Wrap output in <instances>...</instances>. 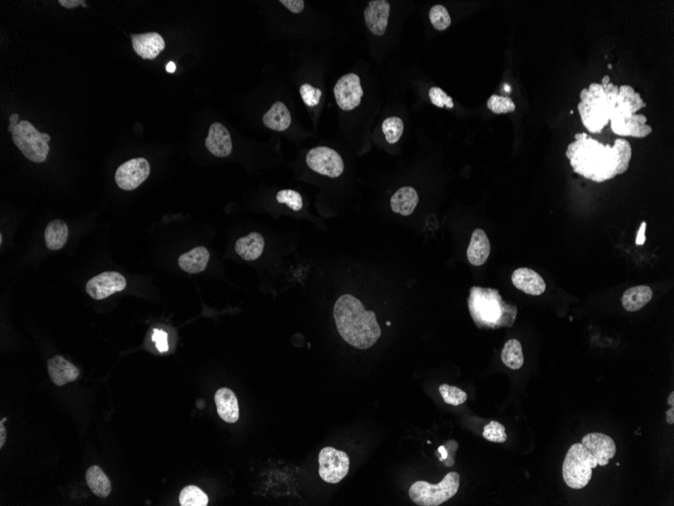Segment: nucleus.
Here are the masks:
<instances>
[{
    "instance_id": "nucleus-1",
    "label": "nucleus",
    "mask_w": 674,
    "mask_h": 506,
    "mask_svg": "<svg viewBox=\"0 0 674 506\" xmlns=\"http://www.w3.org/2000/svg\"><path fill=\"white\" fill-rule=\"evenodd\" d=\"M567 146V159L574 173L602 183L625 173L632 158V146L627 139H617L614 145H604L588 134H576Z\"/></svg>"
},
{
    "instance_id": "nucleus-2",
    "label": "nucleus",
    "mask_w": 674,
    "mask_h": 506,
    "mask_svg": "<svg viewBox=\"0 0 674 506\" xmlns=\"http://www.w3.org/2000/svg\"><path fill=\"white\" fill-rule=\"evenodd\" d=\"M578 110L581 122L588 132L600 134L619 111L627 115H634L626 94L610 81L605 75L602 84H592L581 92Z\"/></svg>"
},
{
    "instance_id": "nucleus-3",
    "label": "nucleus",
    "mask_w": 674,
    "mask_h": 506,
    "mask_svg": "<svg viewBox=\"0 0 674 506\" xmlns=\"http://www.w3.org/2000/svg\"><path fill=\"white\" fill-rule=\"evenodd\" d=\"M333 316L342 339L358 349H370L382 335L375 312L366 311L361 300L351 294L337 299Z\"/></svg>"
},
{
    "instance_id": "nucleus-4",
    "label": "nucleus",
    "mask_w": 674,
    "mask_h": 506,
    "mask_svg": "<svg viewBox=\"0 0 674 506\" xmlns=\"http://www.w3.org/2000/svg\"><path fill=\"white\" fill-rule=\"evenodd\" d=\"M468 309L480 328H510L517 318V306L504 301L500 292L492 288H470Z\"/></svg>"
},
{
    "instance_id": "nucleus-5",
    "label": "nucleus",
    "mask_w": 674,
    "mask_h": 506,
    "mask_svg": "<svg viewBox=\"0 0 674 506\" xmlns=\"http://www.w3.org/2000/svg\"><path fill=\"white\" fill-rule=\"evenodd\" d=\"M597 466V459L583 444H572L562 465L565 483L572 489L585 488L592 480L593 469Z\"/></svg>"
},
{
    "instance_id": "nucleus-6",
    "label": "nucleus",
    "mask_w": 674,
    "mask_h": 506,
    "mask_svg": "<svg viewBox=\"0 0 674 506\" xmlns=\"http://www.w3.org/2000/svg\"><path fill=\"white\" fill-rule=\"evenodd\" d=\"M460 476L458 472H449L441 483L430 484L417 481L409 489V495L415 505L438 506L453 498L460 489Z\"/></svg>"
},
{
    "instance_id": "nucleus-7",
    "label": "nucleus",
    "mask_w": 674,
    "mask_h": 506,
    "mask_svg": "<svg viewBox=\"0 0 674 506\" xmlns=\"http://www.w3.org/2000/svg\"><path fill=\"white\" fill-rule=\"evenodd\" d=\"M13 139L27 159L35 163H42L47 159L51 137L42 134L28 120H21L13 130Z\"/></svg>"
},
{
    "instance_id": "nucleus-8",
    "label": "nucleus",
    "mask_w": 674,
    "mask_h": 506,
    "mask_svg": "<svg viewBox=\"0 0 674 506\" xmlns=\"http://www.w3.org/2000/svg\"><path fill=\"white\" fill-rule=\"evenodd\" d=\"M349 471L347 453L332 447H326L319 453V475L327 483H339Z\"/></svg>"
},
{
    "instance_id": "nucleus-9",
    "label": "nucleus",
    "mask_w": 674,
    "mask_h": 506,
    "mask_svg": "<svg viewBox=\"0 0 674 506\" xmlns=\"http://www.w3.org/2000/svg\"><path fill=\"white\" fill-rule=\"evenodd\" d=\"M307 165L317 173L337 178L344 173V163L339 154L327 146H317L307 154Z\"/></svg>"
},
{
    "instance_id": "nucleus-10",
    "label": "nucleus",
    "mask_w": 674,
    "mask_h": 506,
    "mask_svg": "<svg viewBox=\"0 0 674 506\" xmlns=\"http://www.w3.org/2000/svg\"><path fill=\"white\" fill-rule=\"evenodd\" d=\"M151 173L150 163L145 158H136L120 165L115 173V182L122 190L138 188Z\"/></svg>"
},
{
    "instance_id": "nucleus-11",
    "label": "nucleus",
    "mask_w": 674,
    "mask_h": 506,
    "mask_svg": "<svg viewBox=\"0 0 674 506\" xmlns=\"http://www.w3.org/2000/svg\"><path fill=\"white\" fill-rule=\"evenodd\" d=\"M363 96L361 79L354 73L344 75L335 84V100L342 110L349 111L358 108Z\"/></svg>"
},
{
    "instance_id": "nucleus-12",
    "label": "nucleus",
    "mask_w": 674,
    "mask_h": 506,
    "mask_svg": "<svg viewBox=\"0 0 674 506\" xmlns=\"http://www.w3.org/2000/svg\"><path fill=\"white\" fill-rule=\"evenodd\" d=\"M127 287V280L118 272L108 271L90 279L86 292L93 299H108L115 293L122 292Z\"/></svg>"
},
{
    "instance_id": "nucleus-13",
    "label": "nucleus",
    "mask_w": 674,
    "mask_h": 506,
    "mask_svg": "<svg viewBox=\"0 0 674 506\" xmlns=\"http://www.w3.org/2000/svg\"><path fill=\"white\" fill-rule=\"evenodd\" d=\"M581 444L597 459L598 465L607 466L610 459L616 455L617 447L614 439L602 432H592L583 437Z\"/></svg>"
},
{
    "instance_id": "nucleus-14",
    "label": "nucleus",
    "mask_w": 674,
    "mask_h": 506,
    "mask_svg": "<svg viewBox=\"0 0 674 506\" xmlns=\"http://www.w3.org/2000/svg\"><path fill=\"white\" fill-rule=\"evenodd\" d=\"M390 4L385 0H373L365 9L366 27L375 35H384L389 23Z\"/></svg>"
},
{
    "instance_id": "nucleus-15",
    "label": "nucleus",
    "mask_w": 674,
    "mask_h": 506,
    "mask_svg": "<svg viewBox=\"0 0 674 506\" xmlns=\"http://www.w3.org/2000/svg\"><path fill=\"white\" fill-rule=\"evenodd\" d=\"M132 41L134 52L145 60L157 58L165 46L164 39L158 33L132 35Z\"/></svg>"
},
{
    "instance_id": "nucleus-16",
    "label": "nucleus",
    "mask_w": 674,
    "mask_h": 506,
    "mask_svg": "<svg viewBox=\"0 0 674 506\" xmlns=\"http://www.w3.org/2000/svg\"><path fill=\"white\" fill-rule=\"evenodd\" d=\"M207 148L215 157L224 158L233 152V141L231 134L223 125L215 122L210 127L207 141Z\"/></svg>"
},
{
    "instance_id": "nucleus-17",
    "label": "nucleus",
    "mask_w": 674,
    "mask_h": 506,
    "mask_svg": "<svg viewBox=\"0 0 674 506\" xmlns=\"http://www.w3.org/2000/svg\"><path fill=\"white\" fill-rule=\"evenodd\" d=\"M515 287L526 294L541 295L546 289L543 278L537 272L529 268H519L512 275Z\"/></svg>"
},
{
    "instance_id": "nucleus-18",
    "label": "nucleus",
    "mask_w": 674,
    "mask_h": 506,
    "mask_svg": "<svg viewBox=\"0 0 674 506\" xmlns=\"http://www.w3.org/2000/svg\"><path fill=\"white\" fill-rule=\"evenodd\" d=\"M48 371L52 382L56 386H64L79 377V370L62 356H55L48 362Z\"/></svg>"
},
{
    "instance_id": "nucleus-19",
    "label": "nucleus",
    "mask_w": 674,
    "mask_h": 506,
    "mask_svg": "<svg viewBox=\"0 0 674 506\" xmlns=\"http://www.w3.org/2000/svg\"><path fill=\"white\" fill-rule=\"evenodd\" d=\"M467 259L474 266L486 263L491 254V243L487 234L482 229H475L467 248Z\"/></svg>"
},
{
    "instance_id": "nucleus-20",
    "label": "nucleus",
    "mask_w": 674,
    "mask_h": 506,
    "mask_svg": "<svg viewBox=\"0 0 674 506\" xmlns=\"http://www.w3.org/2000/svg\"><path fill=\"white\" fill-rule=\"evenodd\" d=\"M217 413L226 422L234 423L240 418L238 401L233 390L221 389L215 393Z\"/></svg>"
},
{
    "instance_id": "nucleus-21",
    "label": "nucleus",
    "mask_w": 674,
    "mask_h": 506,
    "mask_svg": "<svg viewBox=\"0 0 674 506\" xmlns=\"http://www.w3.org/2000/svg\"><path fill=\"white\" fill-rule=\"evenodd\" d=\"M265 249V240L261 234L252 233L238 238L236 243V252L245 261H254L262 256Z\"/></svg>"
},
{
    "instance_id": "nucleus-22",
    "label": "nucleus",
    "mask_w": 674,
    "mask_h": 506,
    "mask_svg": "<svg viewBox=\"0 0 674 506\" xmlns=\"http://www.w3.org/2000/svg\"><path fill=\"white\" fill-rule=\"evenodd\" d=\"M210 254L207 248L196 247L179 257L180 268L187 273L196 274L204 271L209 262Z\"/></svg>"
},
{
    "instance_id": "nucleus-23",
    "label": "nucleus",
    "mask_w": 674,
    "mask_h": 506,
    "mask_svg": "<svg viewBox=\"0 0 674 506\" xmlns=\"http://www.w3.org/2000/svg\"><path fill=\"white\" fill-rule=\"evenodd\" d=\"M419 202L417 191L410 186L400 188L391 198V207L396 214L408 217L412 214Z\"/></svg>"
},
{
    "instance_id": "nucleus-24",
    "label": "nucleus",
    "mask_w": 674,
    "mask_h": 506,
    "mask_svg": "<svg viewBox=\"0 0 674 506\" xmlns=\"http://www.w3.org/2000/svg\"><path fill=\"white\" fill-rule=\"evenodd\" d=\"M262 122L267 127L273 131L284 132L289 129L292 118L287 106L281 101H277L262 117Z\"/></svg>"
},
{
    "instance_id": "nucleus-25",
    "label": "nucleus",
    "mask_w": 674,
    "mask_h": 506,
    "mask_svg": "<svg viewBox=\"0 0 674 506\" xmlns=\"http://www.w3.org/2000/svg\"><path fill=\"white\" fill-rule=\"evenodd\" d=\"M652 297H653V292L649 286H635V287L629 288L624 293L622 304L627 311H638L647 305Z\"/></svg>"
},
{
    "instance_id": "nucleus-26",
    "label": "nucleus",
    "mask_w": 674,
    "mask_h": 506,
    "mask_svg": "<svg viewBox=\"0 0 674 506\" xmlns=\"http://www.w3.org/2000/svg\"><path fill=\"white\" fill-rule=\"evenodd\" d=\"M68 236H69V229L65 222L59 219L52 221L45 231L47 248L53 251L62 249L67 243Z\"/></svg>"
},
{
    "instance_id": "nucleus-27",
    "label": "nucleus",
    "mask_w": 674,
    "mask_h": 506,
    "mask_svg": "<svg viewBox=\"0 0 674 506\" xmlns=\"http://www.w3.org/2000/svg\"><path fill=\"white\" fill-rule=\"evenodd\" d=\"M86 481L90 490L100 498H105L111 493V483L105 473L98 466H92L86 472Z\"/></svg>"
},
{
    "instance_id": "nucleus-28",
    "label": "nucleus",
    "mask_w": 674,
    "mask_h": 506,
    "mask_svg": "<svg viewBox=\"0 0 674 506\" xmlns=\"http://www.w3.org/2000/svg\"><path fill=\"white\" fill-rule=\"evenodd\" d=\"M502 361L504 365L512 370H519L523 367L524 356L521 343L518 340H510L506 343L502 351Z\"/></svg>"
},
{
    "instance_id": "nucleus-29",
    "label": "nucleus",
    "mask_w": 674,
    "mask_h": 506,
    "mask_svg": "<svg viewBox=\"0 0 674 506\" xmlns=\"http://www.w3.org/2000/svg\"><path fill=\"white\" fill-rule=\"evenodd\" d=\"M179 501L182 506H207L209 500L202 489L190 485L182 489Z\"/></svg>"
},
{
    "instance_id": "nucleus-30",
    "label": "nucleus",
    "mask_w": 674,
    "mask_h": 506,
    "mask_svg": "<svg viewBox=\"0 0 674 506\" xmlns=\"http://www.w3.org/2000/svg\"><path fill=\"white\" fill-rule=\"evenodd\" d=\"M382 130L385 141L389 144H396L403 134L404 124L400 117H388L383 122Z\"/></svg>"
},
{
    "instance_id": "nucleus-31",
    "label": "nucleus",
    "mask_w": 674,
    "mask_h": 506,
    "mask_svg": "<svg viewBox=\"0 0 674 506\" xmlns=\"http://www.w3.org/2000/svg\"><path fill=\"white\" fill-rule=\"evenodd\" d=\"M439 392H441L444 403L451 404V406H458L467 401V392L458 389V387L442 384L439 387Z\"/></svg>"
},
{
    "instance_id": "nucleus-32",
    "label": "nucleus",
    "mask_w": 674,
    "mask_h": 506,
    "mask_svg": "<svg viewBox=\"0 0 674 506\" xmlns=\"http://www.w3.org/2000/svg\"><path fill=\"white\" fill-rule=\"evenodd\" d=\"M429 18L435 30H446L451 27V18L448 9L441 4L431 7L429 11Z\"/></svg>"
},
{
    "instance_id": "nucleus-33",
    "label": "nucleus",
    "mask_w": 674,
    "mask_h": 506,
    "mask_svg": "<svg viewBox=\"0 0 674 506\" xmlns=\"http://www.w3.org/2000/svg\"><path fill=\"white\" fill-rule=\"evenodd\" d=\"M489 110L493 111L496 115H503V113H513L516 110L514 101L509 96H492L487 103Z\"/></svg>"
},
{
    "instance_id": "nucleus-34",
    "label": "nucleus",
    "mask_w": 674,
    "mask_h": 506,
    "mask_svg": "<svg viewBox=\"0 0 674 506\" xmlns=\"http://www.w3.org/2000/svg\"><path fill=\"white\" fill-rule=\"evenodd\" d=\"M482 436L493 443H505L507 441V434L503 425L498 422H491L484 427Z\"/></svg>"
},
{
    "instance_id": "nucleus-35",
    "label": "nucleus",
    "mask_w": 674,
    "mask_h": 506,
    "mask_svg": "<svg viewBox=\"0 0 674 506\" xmlns=\"http://www.w3.org/2000/svg\"><path fill=\"white\" fill-rule=\"evenodd\" d=\"M277 200H278L279 203H284V205H288V207H289L291 209L294 210V212H299L303 207L302 196L300 195V193L297 192V191L291 190V189L281 190L280 192L277 195Z\"/></svg>"
},
{
    "instance_id": "nucleus-36",
    "label": "nucleus",
    "mask_w": 674,
    "mask_h": 506,
    "mask_svg": "<svg viewBox=\"0 0 674 506\" xmlns=\"http://www.w3.org/2000/svg\"><path fill=\"white\" fill-rule=\"evenodd\" d=\"M300 94H301L302 100L309 108H313L320 103L323 91L320 89L315 88L310 84H303L300 87Z\"/></svg>"
},
{
    "instance_id": "nucleus-37",
    "label": "nucleus",
    "mask_w": 674,
    "mask_h": 506,
    "mask_svg": "<svg viewBox=\"0 0 674 506\" xmlns=\"http://www.w3.org/2000/svg\"><path fill=\"white\" fill-rule=\"evenodd\" d=\"M429 98L431 103L437 108H453L454 103L453 98L446 94V92L442 91L439 87H432L429 91Z\"/></svg>"
},
{
    "instance_id": "nucleus-38",
    "label": "nucleus",
    "mask_w": 674,
    "mask_h": 506,
    "mask_svg": "<svg viewBox=\"0 0 674 506\" xmlns=\"http://www.w3.org/2000/svg\"><path fill=\"white\" fill-rule=\"evenodd\" d=\"M153 340L155 342L156 347L161 353H165L169 350L168 345L167 333L163 330H153Z\"/></svg>"
},
{
    "instance_id": "nucleus-39",
    "label": "nucleus",
    "mask_w": 674,
    "mask_h": 506,
    "mask_svg": "<svg viewBox=\"0 0 674 506\" xmlns=\"http://www.w3.org/2000/svg\"><path fill=\"white\" fill-rule=\"evenodd\" d=\"M281 4L293 13H300L305 7V2L303 0H281Z\"/></svg>"
},
{
    "instance_id": "nucleus-40",
    "label": "nucleus",
    "mask_w": 674,
    "mask_h": 506,
    "mask_svg": "<svg viewBox=\"0 0 674 506\" xmlns=\"http://www.w3.org/2000/svg\"><path fill=\"white\" fill-rule=\"evenodd\" d=\"M59 4L61 6L66 7V8H74L76 6H81L83 7H86L84 0H60Z\"/></svg>"
},
{
    "instance_id": "nucleus-41",
    "label": "nucleus",
    "mask_w": 674,
    "mask_h": 506,
    "mask_svg": "<svg viewBox=\"0 0 674 506\" xmlns=\"http://www.w3.org/2000/svg\"><path fill=\"white\" fill-rule=\"evenodd\" d=\"M646 222H643L641 224L639 231H638L637 238H636V243L638 246L644 245L646 242V236H645V231H646Z\"/></svg>"
},
{
    "instance_id": "nucleus-42",
    "label": "nucleus",
    "mask_w": 674,
    "mask_h": 506,
    "mask_svg": "<svg viewBox=\"0 0 674 506\" xmlns=\"http://www.w3.org/2000/svg\"><path fill=\"white\" fill-rule=\"evenodd\" d=\"M18 120H20V115L18 113L11 115V117H9V132H13V130L16 129V125H18Z\"/></svg>"
},
{
    "instance_id": "nucleus-43",
    "label": "nucleus",
    "mask_w": 674,
    "mask_h": 506,
    "mask_svg": "<svg viewBox=\"0 0 674 506\" xmlns=\"http://www.w3.org/2000/svg\"><path fill=\"white\" fill-rule=\"evenodd\" d=\"M6 439V430L4 427V420L0 422V448H4Z\"/></svg>"
},
{
    "instance_id": "nucleus-44",
    "label": "nucleus",
    "mask_w": 674,
    "mask_h": 506,
    "mask_svg": "<svg viewBox=\"0 0 674 506\" xmlns=\"http://www.w3.org/2000/svg\"><path fill=\"white\" fill-rule=\"evenodd\" d=\"M666 422L673 425L674 423V408L673 406H671V408L669 409L668 413H666Z\"/></svg>"
},
{
    "instance_id": "nucleus-45",
    "label": "nucleus",
    "mask_w": 674,
    "mask_h": 506,
    "mask_svg": "<svg viewBox=\"0 0 674 506\" xmlns=\"http://www.w3.org/2000/svg\"><path fill=\"white\" fill-rule=\"evenodd\" d=\"M176 69V64L172 62V61L171 62L168 63L167 67H165V70H167V72L169 73H174Z\"/></svg>"
},
{
    "instance_id": "nucleus-46",
    "label": "nucleus",
    "mask_w": 674,
    "mask_h": 506,
    "mask_svg": "<svg viewBox=\"0 0 674 506\" xmlns=\"http://www.w3.org/2000/svg\"><path fill=\"white\" fill-rule=\"evenodd\" d=\"M668 403H669V406H673V404H674V393H673V392H671L670 396H669Z\"/></svg>"
}]
</instances>
